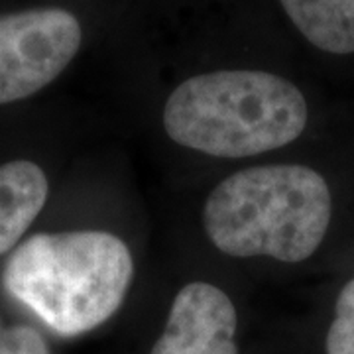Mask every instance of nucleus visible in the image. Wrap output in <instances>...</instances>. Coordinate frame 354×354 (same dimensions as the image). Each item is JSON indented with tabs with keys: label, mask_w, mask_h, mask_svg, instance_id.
I'll return each instance as SVG.
<instances>
[{
	"label": "nucleus",
	"mask_w": 354,
	"mask_h": 354,
	"mask_svg": "<svg viewBox=\"0 0 354 354\" xmlns=\"http://www.w3.org/2000/svg\"><path fill=\"white\" fill-rule=\"evenodd\" d=\"M325 351L327 354H354V279L342 288L337 297Z\"/></svg>",
	"instance_id": "8"
},
{
	"label": "nucleus",
	"mask_w": 354,
	"mask_h": 354,
	"mask_svg": "<svg viewBox=\"0 0 354 354\" xmlns=\"http://www.w3.org/2000/svg\"><path fill=\"white\" fill-rule=\"evenodd\" d=\"M50 183L30 160L0 165V256L12 250L46 207Z\"/></svg>",
	"instance_id": "6"
},
{
	"label": "nucleus",
	"mask_w": 354,
	"mask_h": 354,
	"mask_svg": "<svg viewBox=\"0 0 354 354\" xmlns=\"http://www.w3.org/2000/svg\"><path fill=\"white\" fill-rule=\"evenodd\" d=\"M0 354H51L48 341L30 325H4L0 319Z\"/></svg>",
	"instance_id": "9"
},
{
	"label": "nucleus",
	"mask_w": 354,
	"mask_h": 354,
	"mask_svg": "<svg viewBox=\"0 0 354 354\" xmlns=\"http://www.w3.org/2000/svg\"><path fill=\"white\" fill-rule=\"evenodd\" d=\"M81 24L64 8H32L0 16V104L48 87L73 62Z\"/></svg>",
	"instance_id": "4"
},
{
	"label": "nucleus",
	"mask_w": 354,
	"mask_h": 354,
	"mask_svg": "<svg viewBox=\"0 0 354 354\" xmlns=\"http://www.w3.org/2000/svg\"><path fill=\"white\" fill-rule=\"evenodd\" d=\"M304 93L266 71H213L183 81L169 95L164 128L179 146L215 158H250L301 136Z\"/></svg>",
	"instance_id": "3"
},
{
	"label": "nucleus",
	"mask_w": 354,
	"mask_h": 354,
	"mask_svg": "<svg viewBox=\"0 0 354 354\" xmlns=\"http://www.w3.org/2000/svg\"><path fill=\"white\" fill-rule=\"evenodd\" d=\"M333 213L327 181L297 164L256 165L223 179L203 207V228L221 252L297 264L321 246Z\"/></svg>",
	"instance_id": "2"
},
{
	"label": "nucleus",
	"mask_w": 354,
	"mask_h": 354,
	"mask_svg": "<svg viewBox=\"0 0 354 354\" xmlns=\"http://www.w3.org/2000/svg\"><path fill=\"white\" fill-rule=\"evenodd\" d=\"M134 276L128 246L111 232L34 234L8 258L2 283L64 337L97 329L120 309Z\"/></svg>",
	"instance_id": "1"
},
{
	"label": "nucleus",
	"mask_w": 354,
	"mask_h": 354,
	"mask_svg": "<svg viewBox=\"0 0 354 354\" xmlns=\"http://www.w3.org/2000/svg\"><path fill=\"white\" fill-rule=\"evenodd\" d=\"M152 354H239L230 297L207 281L181 288Z\"/></svg>",
	"instance_id": "5"
},
{
	"label": "nucleus",
	"mask_w": 354,
	"mask_h": 354,
	"mask_svg": "<svg viewBox=\"0 0 354 354\" xmlns=\"http://www.w3.org/2000/svg\"><path fill=\"white\" fill-rule=\"evenodd\" d=\"M293 26L315 48L354 53V0H279Z\"/></svg>",
	"instance_id": "7"
}]
</instances>
